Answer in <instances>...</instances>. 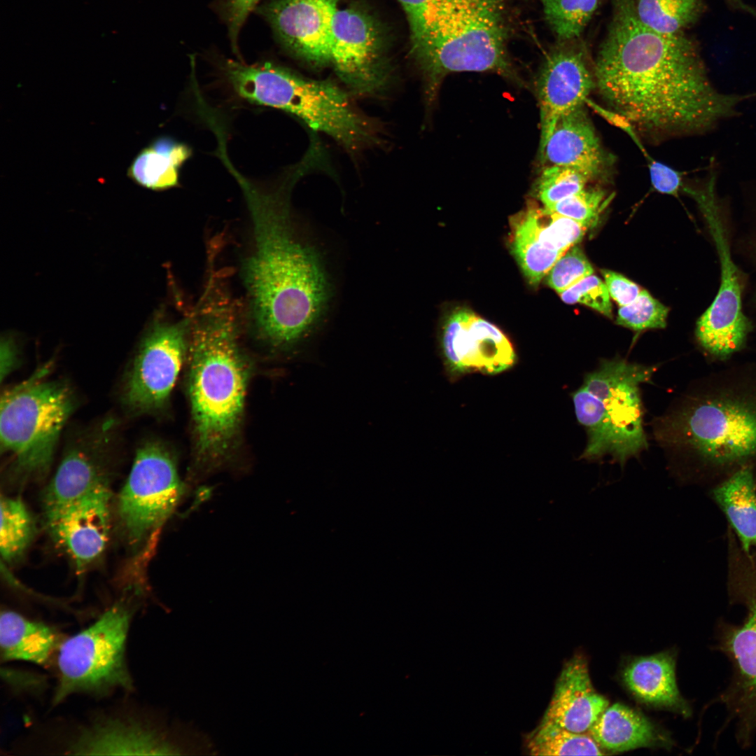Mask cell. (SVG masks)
I'll list each match as a JSON object with an SVG mask.
<instances>
[{
	"label": "cell",
	"instance_id": "1",
	"mask_svg": "<svg viewBox=\"0 0 756 756\" xmlns=\"http://www.w3.org/2000/svg\"><path fill=\"white\" fill-rule=\"evenodd\" d=\"M593 71L608 108L653 137L707 133L756 97L718 90L693 41L683 32L663 34L643 24L632 0H612Z\"/></svg>",
	"mask_w": 756,
	"mask_h": 756
},
{
	"label": "cell",
	"instance_id": "2",
	"mask_svg": "<svg viewBox=\"0 0 756 756\" xmlns=\"http://www.w3.org/2000/svg\"><path fill=\"white\" fill-rule=\"evenodd\" d=\"M261 191L239 179L253 220L255 248L244 274L258 328L272 345L290 349L309 340L323 319L332 293L317 248L293 226L292 181Z\"/></svg>",
	"mask_w": 756,
	"mask_h": 756
},
{
	"label": "cell",
	"instance_id": "3",
	"mask_svg": "<svg viewBox=\"0 0 756 756\" xmlns=\"http://www.w3.org/2000/svg\"><path fill=\"white\" fill-rule=\"evenodd\" d=\"M188 354L197 454L202 462L218 463L239 432L249 375L228 304L205 306L192 329Z\"/></svg>",
	"mask_w": 756,
	"mask_h": 756
},
{
	"label": "cell",
	"instance_id": "4",
	"mask_svg": "<svg viewBox=\"0 0 756 756\" xmlns=\"http://www.w3.org/2000/svg\"><path fill=\"white\" fill-rule=\"evenodd\" d=\"M222 69L241 98L292 113L347 149L358 150L376 141L372 124L330 81L304 78L270 62L248 64L227 59Z\"/></svg>",
	"mask_w": 756,
	"mask_h": 756
},
{
	"label": "cell",
	"instance_id": "5",
	"mask_svg": "<svg viewBox=\"0 0 756 756\" xmlns=\"http://www.w3.org/2000/svg\"><path fill=\"white\" fill-rule=\"evenodd\" d=\"M656 370L615 358L602 360L584 376L572 394L577 419L587 436L580 459L599 462L610 456L623 468L648 448L640 385L650 382Z\"/></svg>",
	"mask_w": 756,
	"mask_h": 756
},
{
	"label": "cell",
	"instance_id": "6",
	"mask_svg": "<svg viewBox=\"0 0 756 756\" xmlns=\"http://www.w3.org/2000/svg\"><path fill=\"white\" fill-rule=\"evenodd\" d=\"M499 0H461L444 8L412 42L431 99L447 74L491 71L515 78Z\"/></svg>",
	"mask_w": 756,
	"mask_h": 756
},
{
	"label": "cell",
	"instance_id": "7",
	"mask_svg": "<svg viewBox=\"0 0 756 756\" xmlns=\"http://www.w3.org/2000/svg\"><path fill=\"white\" fill-rule=\"evenodd\" d=\"M654 432L671 454L740 464L756 456V400L728 394L688 400L657 419Z\"/></svg>",
	"mask_w": 756,
	"mask_h": 756
},
{
	"label": "cell",
	"instance_id": "8",
	"mask_svg": "<svg viewBox=\"0 0 756 756\" xmlns=\"http://www.w3.org/2000/svg\"><path fill=\"white\" fill-rule=\"evenodd\" d=\"M46 371L41 370L1 398V448L11 454L18 468L28 475L48 471L74 407L68 386L44 380Z\"/></svg>",
	"mask_w": 756,
	"mask_h": 756
},
{
	"label": "cell",
	"instance_id": "9",
	"mask_svg": "<svg viewBox=\"0 0 756 756\" xmlns=\"http://www.w3.org/2000/svg\"><path fill=\"white\" fill-rule=\"evenodd\" d=\"M130 620L126 606L113 605L90 626L62 643L55 704L76 693L132 688L125 659Z\"/></svg>",
	"mask_w": 756,
	"mask_h": 756
},
{
	"label": "cell",
	"instance_id": "10",
	"mask_svg": "<svg viewBox=\"0 0 756 756\" xmlns=\"http://www.w3.org/2000/svg\"><path fill=\"white\" fill-rule=\"evenodd\" d=\"M183 493L176 463L169 451L157 442L141 445L118 497V514L129 541L140 542L162 524Z\"/></svg>",
	"mask_w": 756,
	"mask_h": 756
},
{
	"label": "cell",
	"instance_id": "11",
	"mask_svg": "<svg viewBox=\"0 0 756 756\" xmlns=\"http://www.w3.org/2000/svg\"><path fill=\"white\" fill-rule=\"evenodd\" d=\"M710 227L720 260V284L713 301L699 318L696 336L711 355L724 359L744 344L751 324L742 310L741 287L719 215L716 185L707 184L693 195Z\"/></svg>",
	"mask_w": 756,
	"mask_h": 756
},
{
	"label": "cell",
	"instance_id": "12",
	"mask_svg": "<svg viewBox=\"0 0 756 756\" xmlns=\"http://www.w3.org/2000/svg\"><path fill=\"white\" fill-rule=\"evenodd\" d=\"M187 332L186 322L160 323L144 338L123 392L132 412H154L167 404L188 352Z\"/></svg>",
	"mask_w": 756,
	"mask_h": 756
},
{
	"label": "cell",
	"instance_id": "13",
	"mask_svg": "<svg viewBox=\"0 0 756 756\" xmlns=\"http://www.w3.org/2000/svg\"><path fill=\"white\" fill-rule=\"evenodd\" d=\"M748 609L740 624L720 623L716 648L729 660L732 675L718 698L733 722L738 743L750 746L756 734V594L746 598Z\"/></svg>",
	"mask_w": 756,
	"mask_h": 756
},
{
	"label": "cell",
	"instance_id": "14",
	"mask_svg": "<svg viewBox=\"0 0 756 756\" xmlns=\"http://www.w3.org/2000/svg\"><path fill=\"white\" fill-rule=\"evenodd\" d=\"M329 64L360 94L380 90L387 73L383 43L374 21L355 8H337L332 20Z\"/></svg>",
	"mask_w": 756,
	"mask_h": 756
},
{
	"label": "cell",
	"instance_id": "15",
	"mask_svg": "<svg viewBox=\"0 0 756 756\" xmlns=\"http://www.w3.org/2000/svg\"><path fill=\"white\" fill-rule=\"evenodd\" d=\"M442 349L444 364L454 375L479 372L496 374L516 360L512 344L495 325L467 309H457L444 323Z\"/></svg>",
	"mask_w": 756,
	"mask_h": 756
},
{
	"label": "cell",
	"instance_id": "16",
	"mask_svg": "<svg viewBox=\"0 0 756 756\" xmlns=\"http://www.w3.org/2000/svg\"><path fill=\"white\" fill-rule=\"evenodd\" d=\"M572 41L561 42L552 49L539 71L536 83L540 116L539 155L559 118L585 104L596 88L593 66L582 47L571 45Z\"/></svg>",
	"mask_w": 756,
	"mask_h": 756
},
{
	"label": "cell",
	"instance_id": "17",
	"mask_svg": "<svg viewBox=\"0 0 756 756\" xmlns=\"http://www.w3.org/2000/svg\"><path fill=\"white\" fill-rule=\"evenodd\" d=\"M340 0H272L257 8L281 43L296 56L329 64L330 29Z\"/></svg>",
	"mask_w": 756,
	"mask_h": 756
},
{
	"label": "cell",
	"instance_id": "18",
	"mask_svg": "<svg viewBox=\"0 0 756 756\" xmlns=\"http://www.w3.org/2000/svg\"><path fill=\"white\" fill-rule=\"evenodd\" d=\"M111 492L104 481L78 501L47 519L50 531L83 568L104 551L110 528Z\"/></svg>",
	"mask_w": 756,
	"mask_h": 756
},
{
	"label": "cell",
	"instance_id": "19",
	"mask_svg": "<svg viewBox=\"0 0 756 756\" xmlns=\"http://www.w3.org/2000/svg\"><path fill=\"white\" fill-rule=\"evenodd\" d=\"M608 704L592 685L587 659L576 654L564 666L540 724L587 733Z\"/></svg>",
	"mask_w": 756,
	"mask_h": 756
},
{
	"label": "cell",
	"instance_id": "20",
	"mask_svg": "<svg viewBox=\"0 0 756 756\" xmlns=\"http://www.w3.org/2000/svg\"><path fill=\"white\" fill-rule=\"evenodd\" d=\"M539 157L547 166L572 167L592 180L605 174L611 164L584 104L559 118Z\"/></svg>",
	"mask_w": 756,
	"mask_h": 756
},
{
	"label": "cell",
	"instance_id": "21",
	"mask_svg": "<svg viewBox=\"0 0 756 756\" xmlns=\"http://www.w3.org/2000/svg\"><path fill=\"white\" fill-rule=\"evenodd\" d=\"M70 750L79 755H172L173 727L165 732L134 722H106L83 732Z\"/></svg>",
	"mask_w": 756,
	"mask_h": 756
},
{
	"label": "cell",
	"instance_id": "22",
	"mask_svg": "<svg viewBox=\"0 0 756 756\" xmlns=\"http://www.w3.org/2000/svg\"><path fill=\"white\" fill-rule=\"evenodd\" d=\"M622 679L639 701L690 716L691 707L677 685L676 656L671 651L633 659L624 667Z\"/></svg>",
	"mask_w": 756,
	"mask_h": 756
},
{
	"label": "cell",
	"instance_id": "23",
	"mask_svg": "<svg viewBox=\"0 0 756 756\" xmlns=\"http://www.w3.org/2000/svg\"><path fill=\"white\" fill-rule=\"evenodd\" d=\"M587 733L603 749L614 752L672 746L671 738L650 720L619 703L608 706Z\"/></svg>",
	"mask_w": 756,
	"mask_h": 756
},
{
	"label": "cell",
	"instance_id": "24",
	"mask_svg": "<svg viewBox=\"0 0 756 756\" xmlns=\"http://www.w3.org/2000/svg\"><path fill=\"white\" fill-rule=\"evenodd\" d=\"M743 550H756V479L750 466H742L712 490Z\"/></svg>",
	"mask_w": 756,
	"mask_h": 756
},
{
	"label": "cell",
	"instance_id": "25",
	"mask_svg": "<svg viewBox=\"0 0 756 756\" xmlns=\"http://www.w3.org/2000/svg\"><path fill=\"white\" fill-rule=\"evenodd\" d=\"M105 480L85 451L78 447L70 450L45 490L43 505L46 519L78 501Z\"/></svg>",
	"mask_w": 756,
	"mask_h": 756
},
{
	"label": "cell",
	"instance_id": "26",
	"mask_svg": "<svg viewBox=\"0 0 756 756\" xmlns=\"http://www.w3.org/2000/svg\"><path fill=\"white\" fill-rule=\"evenodd\" d=\"M191 155L187 144L160 137L139 152L129 167L128 176L146 188L167 190L178 185L180 169Z\"/></svg>",
	"mask_w": 756,
	"mask_h": 756
},
{
	"label": "cell",
	"instance_id": "27",
	"mask_svg": "<svg viewBox=\"0 0 756 756\" xmlns=\"http://www.w3.org/2000/svg\"><path fill=\"white\" fill-rule=\"evenodd\" d=\"M55 645L50 626L27 619L10 610L0 617L1 657L3 661H26L45 664Z\"/></svg>",
	"mask_w": 756,
	"mask_h": 756
},
{
	"label": "cell",
	"instance_id": "28",
	"mask_svg": "<svg viewBox=\"0 0 756 756\" xmlns=\"http://www.w3.org/2000/svg\"><path fill=\"white\" fill-rule=\"evenodd\" d=\"M510 227L523 231L541 246L562 253L577 245L588 229L580 222L533 204L511 218Z\"/></svg>",
	"mask_w": 756,
	"mask_h": 756
},
{
	"label": "cell",
	"instance_id": "29",
	"mask_svg": "<svg viewBox=\"0 0 756 756\" xmlns=\"http://www.w3.org/2000/svg\"><path fill=\"white\" fill-rule=\"evenodd\" d=\"M640 22L658 32L675 34L693 24L700 17V0H632Z\"/></svg>",
	"mask_w": 756,
	"mask_h": 756
},
{
	"label": "cell",
	"instance_id": "30",
	"mask_svg": "<svg viewBox=\"0 0 756 756\" xmlns=\"http://www.w3.org/2000/svg\"><path fill=\"white\" fill-rule=\"evenodd\" d=\"M525 747L531 755H603V748L589 733H575L542 724L528 733Z\"/></svg>",
	"mask_w": 756,
	"mask_h": 756
},
{
	"label": "cell",
	"instance_id": "31",
	"mask_svg": "<svg viewBox=\"0 0 756 756\" xmlns=\"http://www.w3.org/2000/svg\"><path fill=\"white\" fill-rule=\"evenodd\" d=\"M0 552L5 561L20 557L34 534V522L24 503L19 498L1 497Z\"/></svg>",
	"mask_w": 756,
	"mask_h": 756
},
{
	"label": "cell",
	"instance_id": "32",
	"mask_svg": "<svg viewBox=\"0 0 756 756\" xmlns=\"http://www.w3.org/2000/svg\"><path fill=\"white\" fill-rule=\"evenodd\" d=\"M545 18L561 42L576 40L594 12L598 0H540Z\"/></svg>",
	"mask_w": 756,
	"mask_h": 756
},
{
	"label": "cell",
	"instance_id": "33",
	"mask_svg": "<svg viewBox=\"0 0 756 756\" xmlns=\"http://www.w3.org/2000/svg\"><path fill=\"white\" fill-rule=\"evenodd\" d=\"M510 227L512 251L529 282L537 284L564 253L548 249L522 230Z\"/></svg>",
	"mask_w": 756,
	"mask_h": 756
},
{
	"label": "cell",
	"instance_id": "34",
	"mask_svg": "<svg viewBox=\"0 0 756 756\" xmlns=\"http://www.w3.org/2000/svg\"><path fill=\"white\" fill-rule=\"evenodd\" d=\"M592 180L584 172L568 166L550 165L545 167L536 186L538 199L549 206L585 188Z\"/></svg>",
	"mask_w": 756,
	"mask_h": 756
},
{
	"label": "cell",
	"instance_id": "35",
	"mask_svg": "<svg viewBox=\"0 0 756 756\" xmlns=\"http://www.w3.org/2000/svg\"><path fill=\"white\" fill-rule=\"evenodd\" d=\"M668 309L654 299L645 290H641L631 303L620 307L617 323L633 329L643 330L664 328L666 326Z\"/></svg>",
	"mask_w": 756,
	"mask_h": 756
},
{
	"label": "cell",
	"instance_id": "36",
	"mask_svg": "<svg viewBox=\"0 0 756 756\" xmlns=\"http://www.w3.org/2000/svg\"><path fill=\"white\" fill-rule=\"evenodd\" d=\"M610 198L601 189H583L557 203L545 208L570 218L583 224L587 228L598 222L599 216L606 208Z\"/></svg>",
	"mask_w": 756,
	"mask_h": 756
},
{
	"label": "cell",
	"instance_id": "37",
	"mask_svg": "<svg viewBox=\"0 0 756 756\" xmlns=\"http://www.w3.org/2000/svg\"><path fill=\"white\" fill-rule=\"evenodd\" d=\"M594 270L581 248L568 249L546 275L547 284L559 294L593 274Z\"/></svg>",
	"mask_w": 756,
	"mask_h": 756
},
{
	"label": "cell",
	"instance_id": "38",
	"mask_svg": "<svg viewBox=\"0 0 756 756\" xmlns=\"http://www.w3.org/2000/svg\"><path fill=\"white\" fill-rule=\"evenodd\" d=\"M559 295L566 303L582 304L609 318L612 316L610 296L607 287L605 283L595 275L585 277Z\"/></svg>",
	"mask_w": 756,
	"mask_h": 756
},
{
	"label": "cell",
	"instance_id": "39",
	"mask_svg": "<svg viewBox=\"0 0 756 756\" xmlns=\"http://www.w3.org/2000/svg\"><path fill=\"white\" fill-rule=\"evenodd\" d=\"M461 0H398L408 19L411 41L417 39L446 8Z\"/></svg>",
	"mask_w": 756,
	"mask_h": 756
},
{
	"label": "cell",
	"instance_id": "40",
	"mask_svg": "<svg viewBox=\"0 0 756 756\" xmlns=\"http://www.w3.org/2000/svg\"><path fill=\"white\" fill-rule=\"evenodd\" d=\"M260 0H221L220 10L227 24L230 45L233 51L238 52L237 41L239 31L249 13Z\"/></svg>",
	"mask_w": 756,
	"mask_h": 756
},
{
	"label": "cell",
	"instance_id": "41",
	"mask_svg": "<svg viewBox=\"0 0 756 756\" xmlns=\"http://www.w3.org/2000/svg\"><path fill=\"white\" fill-rule=\"evenodd\" d=\"M648 159L653 188L663 194L677 195L680 189L683 187L682 174L651 158Z\"/></svg>",
	"mask_w": 756,
	"mask_h": 756
},
{
	"label": "cell",
	"instance_id": "42",
	"mask_svg": "<svg viewBox=\"0 0 756 756\" xmlns=\"http://www.w3.org/2000/svg\"><path fill=\"white\" fill-rule=\"evenodd\" d=\"M601 272L610 298L620 307L631 303L640 294V287L623 275L605 269Z\"/></svg>",
	"mask_w": 756,
	"mask_h": 756
},
{
	"label": "cell",
	"instance_id": "43",
	"mask_svg": "<svg viewBox=\"0 0 756 756\" xmlns=\"http://www.w3.org/2000/svg\"><path fill=\"white\" fill-rule=\"evenodd\" d=\"M17 364V351L13 341L10 338L2 340L1 342L0 350V375L1 382H3L4 379L16 368Z\"/></svg>",
	"mask_w": 756,
	"mask_h": 756
},
{
	"label": "cell",
	"instance_id": "44",
	"mask_svg": "<svg viewBox=\"0 0 756 756\" xmlns=\"http://www.w3.org/2000/svg\"><path fill=\"white\" fill-rule=\"evenodd\" d=\"M724 3L734 10L750 15L756 19V10L743 0H723Z\"/></svg>",
	"mask_w": 756,
	"mask_h": 756
}]
</instances>
